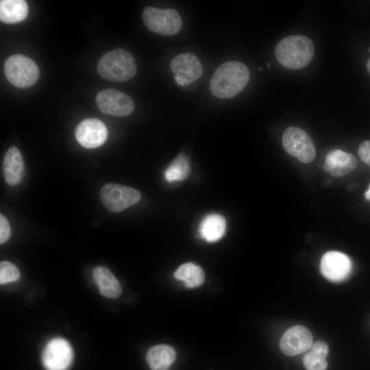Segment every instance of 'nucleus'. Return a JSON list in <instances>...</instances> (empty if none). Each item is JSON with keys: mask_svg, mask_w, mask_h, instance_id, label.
I'll return each mask as SVG.
<instances>
[{"mask_svg": "<svg viewBox=\"0 0 370 370\" xmlns=\"http://www.w3.org/2000/svg\"><path fill=\"white\" fill-rule=\"evenodd\" d=\"M249 78L250 73L245 64L238 61H227L214 72L210 89L218 98H232L245 88Z\"/></svg>", "mask_w": 370, "mask_h": 370, "instance_id": "obj_1", "label": "nucleus"}, {"mask_svg": "<svg viewBox=\"0 0 370 370\" xmlns=\"http://www.w3.org/2000/svg\"><path fill=\"white\" fill-rule=\"evenodd\" d=\"M312 40L303 35L282 39L276 45L275 55L278 62L289 69H300L308 65L314 55Z\"/></svg>", "mask_w": 370, "mask_h": 370, "instance_id": "obj_2", "label": "nucleus"}, {"mask_svg": "<svg viewBox=\"0 0 370 370\" xmlns=\"http://www.w3.org/2000/svg\"><path fill=\"white\" fill-rule=\"evenodd\" d=\"M99 75L107 80L116 82L132 79L136 73V64L132 55L121 48L105 53L97 63Z\"/></svg>", "mask_w": 370, "mask_h": 370, "instance_id": "obj_3", "label": "nucleus"}, {"mask_svg": "<svg viewBox=\"0 0 370 370\" xmlns=\"http://www.w3.org/2000/svg\"><path fill=\"white\" fill-rule=\"evenodd\" d=\"M3 70L9 82L18 88L32 86L39 77V69L36 62L21 54L8 58Z\"/></svg>", "mask_w": 370, "mask_h": 370, "instance_id": "obj_4", "label": "nucleus"}, {"mask_svg": "<svg viewBox=\"0 0 370 370\" xmlns=\"http://www.w3.org/2000/svg\"><path fill=\"white\" fill-rule=\"evenodd\" d=\"M142 18L150 31L164 36L178 33L182 23L179 13L171 8L147 7L143 10Z\"/></svg>", "mask_w": 370, "mask_h": 370, "instance_id": "obj_5", "label": "nucleus"}, {"mask_svg": "<svg viewBox=\"0 0 370 370\" xmlns=\"http://www.w3.org/2000/svg\"><path fill=\"white\" fill-rule=\"evenodd\" d=\"M140 193L133 188L121 184H105L100 191L103 205L110 211L121 212L136 204L140 199Z\"/></svg>", "mask_w": 370, "mask_h": 370, "instance_id": "obj_6", "label": "nucleus"}, {"mask_svg": "<svg viewBox=\"0 0 370 370\" xmlns=\"http://www.w3.org/2000/svg\"><path fill=\"white\" fill-rule=\"evenodd\" d=\"M284 149L300 162L309 163L316 156L314 145L308 134L297 127H288L282 136Z\"/></svg>", "mask_w": 370, "mask_h": 370, "instance_id": "obj_7", "label": "nucleus"}, {"mask_svg": "<svg viewBox=\"0 0 370 370\" xmlns=\"http://www.w3.org/2000/svg\"><path fill=\"white\" fill-rule=\"evenodd\" d=\"M95 101L101 112L115 116H128L134 108V101L130 96L114 88L99 92Z\"/></svg>", "mask_w": 370, "mask_h": 370, "instance_id": "obj_8", "label": "nucleus"}, {"mask_svg": "<svg viewBox=\"0 0 370 370\" xmlns=\"http://www.w3.org/2000/svg\"><path fill=\"white\" fill-rule=\"evenodd\" d=\"M73 359L71 346L67 341L61 338L51 340L42 354V365L47 370H66Z\"/></svg>", "mask_w": 370, "mask_h": 370, "instance_id": "obj_9", "label": "nucleus"}, {"mask_svg": "<svg viewBox=\"0 0 370 370\" xmlns=\"http://www.w3.org/2000/svg\"><path fill=\"white\" fill-rule=\"evenodd\" d=\"M170 69L175 74L178 85L185 86L199 79L203 73V66L197 56L190 52L182 53L175 56Z\"/></svg>", "mask_w": 370, "mask_h": 370, "instance_id": "obj_10", "label": "nucleus"}, {"mask_svg": "<svg viewBox=\"0 0 370 370\" xmlns=\"http://www.w3.org/2000/svg\"><path fill=\"white\" fill-rule=\"evenodd\" d=\"M320 270L322 275L332 282H339L347 279L352 271V262L345 254L330 251L321 258Z\"/></svg>", "mask_w": 370, "mask_h": 370, "instance_id": "obj_11", "label": "nucleus"}, {"mask_svg": "<svg viewBox=\"0 0 370 370\" xmlns=\"http://www.w3.org/2000/svg\"><path fill=\"white\" fill-rule=\"evenodd\" d=\"M75 136L84 147L94 149L101 146L107 139L108 130L105 124L95 118L82 121L76 127Z\"/></svg>", "mask_w": 370, "mask_h": 370, "instance_id": "obj_12", "label": "nucleus"}, {"mask_svg": "<svg viewBox=\"0 0 370 370\" xmlns=\"http://www.w3.org/2000/svg\"><path fill=\"white\" fill-rule=\"evenodd\" d=\"M312 344V335L300 325L289 328L280 341L281 351L287 356H296L308 351Z\"/></svg>", "mask_w": 370, "mask_h": 370, "instance_id": "obj_13", "label": "nucleus"}, {"mask_svg": "<svg viewBox=\"0 0 370 370\" xmlns=\"http://www.w3.org/2000/svg\"><path fill=\"white\" fill-rule=\"evenodd\" d=\"M356 164V160L352 154L335 149L327 155L323 169L334 177H342L352 172Z\"/></svg>", "mask_w": 370, "mask_h": 370, "instance_id": "obj_14", "label": "nucleus"}, {"mask_svg": "<svg viewBox=\"0 0 370 370\" xmlns=\"http://www.w3.org/2000/svg\"><path fill=\"white\" fill-rule=\"evenodd\" d=\"M23 161L19 150L11 147L6 151L3 165V176L6 182L14 186L18 184L23 175Z\"/></svg>", "mask_w": 370, "mask_h": 370, "instance_id": "obj_15", "label": "nucleus"}, {"mask_svg": "<svg viewBox=\"0 0 370 370\" xmlns=\"http://www.w3.org/2000/svg\"><path fill=\"white\" fill-rule=\"evenodd\" d=\"M92 276L102 295L110 299H116L121 295V286L108 269L97 267L93 269Z\"/></svg>", "mask_w": 370, "mask_h": 370, "instance_id": "obj_16", "label": "nucleus"}, {"mask_svg": "<svg viewBox=\"0 0 370 370\" xmlns=\"http://www.w3.org/2000/svg\"><path fill=\"white\" fill-rule=\"evenodd\" d=\"M175 357L176 353L172 347L158 345L149 349L146 359L151 370H168Z\"/></svg>", "mask_w": 370, "mask_h": 370, "instance_id": "obj_17", "label": "nucleus"}, {"mask_svg": "<svg viewBox=\"0 0 370 370\" xmlns=\"http://www.w3.org/2000/svg\"><path fill=\"white\" fill-rule=\"evenodd\" d=\"M225 227L226 223L223 217L218 214H211L202 219L199 232L203 239L213 243L223 236Z\"/></svg>", "mask_w": 370, "mask_h": 370, "instance_id": "obj_18", "label": "nucleus"}, {"mask_svg": "<svg viewBox=\"0 0 370 370\" xmlns=\"http://www.w3.org/2000/svg\"><path fill=\"white\" fill-rule=\"evenodd\" d=\"M28 14V6L23 0H1L0 19L8 24L24 20Z\"/></svg>", "mask_w": 370, "mask_h": 370, "instance_id": "obj_19", "label": "nucleus"}, {"mask_svg": "<svg viewBox=\"0 0 370 370\" xmlns=\"http://www.w3.org/2000/svg\"><path fill=\"white\" fill-rule=\"evenodd\" d=\"M329 353L328 345L323 341L312 344L304 354L303 363L306 370H326L328 362L325 359Z\"/></svg>", "mask_w": 370, "mask_h": 370, "instance_id": "obj_20", "label": "nucleus"}, {"mask_svg": "<svg viewBox=\"0 0 370 370\" xmlns=\"http://www.w3.org/2000/svg\"><path fill=\"white\" fill-rule=\"evenodd\" d=\"M177 280L184 282L186 286L195 288L201 286L205 279L203 269L192 262L183 264L174 273Z\"/></svg>", "mask_w": 370, "mask_h": 370, "instance_id": "obj_21", "label": "nucleus"}, {"mask_svg": "<svg viewBox=\"0 0 370 370\" xmlns=\"http://www.w3.org/2000/svg\"><path fill=\"white\" fill-rule=\"evenodd\" d=\"M190 173L189 160L185 155L181 154L169 165L164 175L167 182H173L186 180Z\"/></svg>", "mask_w": 370, "mask_h": 370, "instance_id": "obj_22", "label": "nucleus"}, {"mask_svg": "<svg viewBox=\"0 0 370 370\" xmlns=\"http://www.w3.org/2000/svg\"><path fill=\"white\" fill-rule=\"evenodd\" d=\"M20 277V271L18 268L8 261H3L0 264V283H5L16 281Z\"/></svg>", "mask_w": 370, "mask_h": 370, "instance_id": "obj_23", "label": "nucleus"}, {"mask_svg": "<svg viewBox=\"0 0 370 370\" xmlns=\"http://www.w3.org/2000/svg\"><path fill=\"white\" fill-rule=\"evenodd\" d=\"M11 230L8 219L2 214L0 215V243H5L10 236Z\"/></svg>", "mask_w": 370, "mask_h": 370, "instance_id": "obj_24", "label": "nucleus"}, {"mask_svg": "<svg viewBox=\"0 0 370 370\" xmlns=\"http://www.w3.org/2000/svg\"><path fill=\"white\" fill-rule=\"evenodd\" d=\"M358 155L365 163L370 166V140H365L360 145Z\"/></svg>", "mask_w": 370, "mask_h": 370, "instance_id": "obj_25", "label": "nucleus"}, {"mask_svg": "<svg viewBox=\"0 0 370 370\" xmlns=\"http://www.w3.org/2000/svg\"><path fill=\"white\" fill-rule=\"evenodd\" d=\"M365 197L367 199H370V184L369 186V189L365 192Z\"/></svg>", "mask_w": 370, "mask_h": 370, "instance_id": "obj_26", "label": "nucleus"}, {"mask_svg": "<svg viewBox=\"0 0 370 370\" xmlns=\"http://www.w3.org/2000/svg\"><path fill=\"white\" fill-rule=\"evenodd\" d=\"M367 71H368L369 73L370 74V58L369 59V60L367 62Z\"/></svg>", "mask_w": 370, "mask_h": 370, "instance_id": "obj_27", "label": "nucleus"}, {"mask_svg": "<svg viewBox=\"0 0 370 370\" xmlns=\"http://www.w3.org/2000/svg\"><path fill=\"white\" fill-rule=\"evenodd\" d=\"M267 66H268V67H270V66H271V64H270V63H268V64H267Z\"/></svg>", "mask_w": 370, "mask_h": 370, "instance_id": "obj_28", "label": "nucleus"}, {"mask_svg": "<svg viewBox=\"0 0 370 370\" xmlns=\"http://www.w3.org/2000/svg\"><path fill=\"white\" fill-rule=\"evenodd\" d=\"M369 52H370V47L369 48Z\"/></svg>", "mask_w": 370, "mask_h": 370, "instance_id": "obj_29", "label": "nucleus"}]
</instances>
